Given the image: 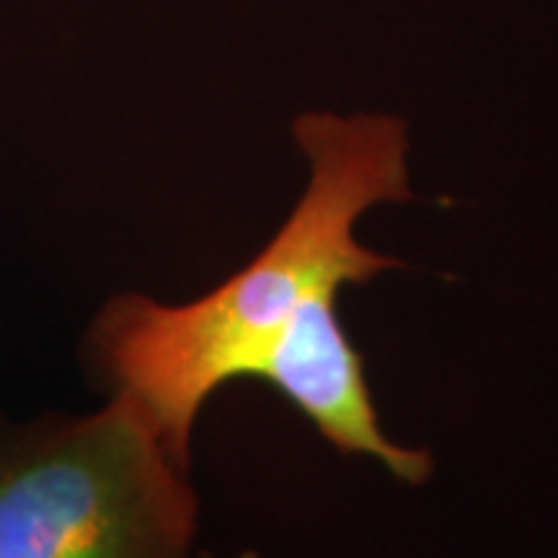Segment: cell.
Listing matches in <instances>:
<instances>
[{"label": "cell", "instance_id": "obj_3", "mask_svg": "<svg viewBox=\"0 0 558 558\" xmlns=\"http://www.w3.org/2000/svg\"><path fill=\"white\" fill-rule=\"evenodd\" d=\"M339 292L320 290L300 305L254 380L267 383L341 452L369 456L407 484H424L432 456L390 442L365 380V360L339 318Z\"/></svg>", "mask_w": 558, "mask_h": 558}, {"label": "cell", "instance_id": "obj_2", "mask_svg": "<svg viewBox=\"0 0 558 558\" xmlns=\"http://www.w3.org/2000/svg\"><path fill=\"white\" fill-rule=\"evenodd\" d=\"M199 501L128 399L0 437V558H192Z\"/></svg>", "mask_w": 558, "mask_h": 558}, {"label": "cell", "instance_id": "obj_4", "mask_svg": "<svg viewBox=\"0 0 558 558\" xmlns=\"http://www.w3.org/2000/svg\"><path fill=\"white\" fill-rule=\"evenodd\" d=\"M5 432H9V424H5V422H3V418H0V437H3V435H5Z\"/></svg>", "mask_w": 558, "mask_h": 558}, {"label": "cell", "instance_id": "obj_1", "mask_svg": "<svg viewBox=\"0 0 558 558\" xmlns=\"http://www.w3.org/2000/svg\"><path fill=\"white\" fill-rule=\"evenodd\" d=\"M292 137L308 158V186L246 267L186 305L137 292L109 298L83 339L88 373L111 399L135 403L186 471L202 407L226 383L254 380L305 300L399 267L354 230L367 209L414 197L403 120L305 111Z\"/></svg>", "mask_w": 558, "mask_h": 558}]
</instances>
